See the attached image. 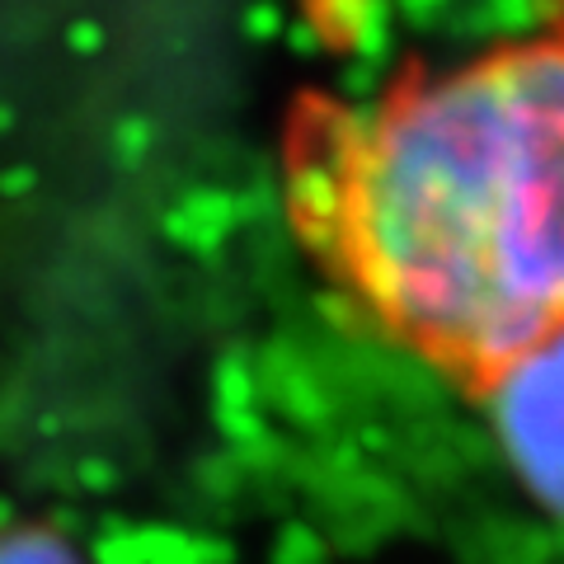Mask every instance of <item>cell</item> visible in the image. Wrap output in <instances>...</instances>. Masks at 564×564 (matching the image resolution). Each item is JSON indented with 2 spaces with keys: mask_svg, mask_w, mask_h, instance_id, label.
<instances>
[{
  "mask_svg": "<svg viewBox=\"0 0 564 564\" xmlns=\"http://www.w3.org/2000/svg\"><path fill=\"white\" fill-rule=\"evenodd\" d=\"M0 564H85L76 541L43 522H0Z\"/></svg>",
  "mask_w": 564,
  "mask_h": 564,
  "instance_id": "3",
  "label": "cell"
},
{
  "mask_svg": "<svg viewBox=\"0 0 564 564\" xmlns=\"http://www.w3.org/2000/svg\"><path fill=\"white\" fill-rule=\"evenodd\" d=\"M503 404V433L513 462L541 499L564 508V348L536 362L522 381L494 400Z\"/></svg>",
  "mask_w": 564,
  "mask_h": 564,
  "instance_id": "2",
  "label": "cell"
},
{
  "mask_svg": "<svg viewBox=\"0 0 564 564\" xmlns=\"http://www.w3.org/2000/svg\"><path fill=\"white\" fill-rule=\"evenodd\" d=\"M278 193L348 321L494 404L564 348V14L372 95L302 90Z\"/></svg>",
  "mask_w": 564,
  "mask_h": 564,
  "instance_id": "1",
  "label": "cell"
},
{
  "mask_svg": "<svg viewBox=\"0 0 564 564\" xmlns=\"http://www.w3.org/2000/svg\"><path fill=\"white\" fill-rule=\"evenodd\" d=\"M555 6H560V14H564V0H555Z\"/></svg>",
  "mask_w": 564,
  "mask_h": 564,
  "instance_id": "4",
  "label": "cell"
}]
</instances>
